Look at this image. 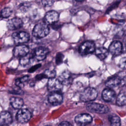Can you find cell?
Masks as SVG:
<instances>
[{"mask_svg": "<svg viewBox=\"0 0 126 126\" xmlns=\"http://www.w3.org/2000/svg\"><path fill=\"white\" fill-rule=\"evenodd\" d=\"M12 121L11 114L7 111H3L0 113V126L9 125Z\"/></svg>", "mask_w": 126, "mask_h": 126, "instance_id": "cell-17", "label": "cell"}, {"mask_svg": "<svg viewBox=\"0 0 126 126\" xmlns=\"http://www.w3.org/2000/svg\"><path fill=\"white\" fill-rule=\"evenodd\" d=\"M63 97L62 95L58 93L52 92V93L48 96V100L49 102L53 105H59L63 102Z\"/></svg>", "mask_w": 126, "mask_h": 126, "instance_id": "cell-12", "label": "cell"}, {"mask_svg": "<svg viewBox=\"0 0 126 126\" xmlns=\"http://www.w3.org/2000/svg\"><path fill=\"white\" fill-rule=\"evenodd\" d=\"M59 17V14L56 11L54 10L48 11L44 17L45 23L49 25L54 24L58 21Z\"/></svg>", "mask_w": 126, "mask_h": 126, "instance_id": "cell-10", "label": "cell"}, {"mask_svg": "<svg viewBox=\"0 0 126 126\" xmlns=\"http://www.w3.org/2000/svg\"><path fill=\"white\" fill-rule=\"evenodd\" d=\"M109 121L111 126H120L121 125V120L117 116H111L109 117Z\"/></svg>", "mask_w": 126, "mask_h": 126, "instance_id": "cell-24", "label": "cell"}, {"mask_svg": "<svg viewBox=\"0 0 126 126\" xmlns=\"http://www.w3.org/2000/svg\"><path fill=\"white\" fill-rule=\"evenodd\" d=\"M48 53V50L47 49L40 47L35 50L33 54V56L37 61H42L46 57Z\"/></svg>", "mask_w": 126, "mask_h": 126, "instance_id": "cell-15", "label": "cell"}, {"mask_svg": "<svg viewBox=\"0 0 126 126\" xmlns=\"http://www.w3.org/2000/svg\"><path fill=\"white\" fill-rule=\"evenodd\" d=\"M119 66L120 68H125L126 67V58L124 57L121 59V60L120 61Z\"/></svg>", "mask_w": 126, "mask_h": 126, "instance_id": "cell-29", "label": "cell"}, {"mask_svg": "<svg viewBox=\"0 0 126 126\" xmlns=\"http://www.w3.org/2000/svg\"><path fill=\"white\" fill-rule=\"evenodd\" d=\"M10 103L14 108L18 109H20L23 106L24 101L21 98L13 96L10 98Z\"/></svg>", "mask_w": 126, "mask_h": 126, "instance_id": "cell-19", "label": "cell"}, {"mask_svg": "<svg viewBox=\"0 0 126 126\" xmlns=\"http://www.w3.org/2000/svg\"><path fill=\"white\" fill-rule=\"evenodd\" d=\"M126 97L125 92L120 93L117 96L116 99V104L119 106H123L126 104Z\"/></svg>", "mask_w": 126, "mask_h": 126, "instance_id": "cell-23", "label": "cell"}, {"mask_svg": "<svg viewBox=\"0 0 126 126\" xmlns=\"http://www.w3.org/2000/svg\"><path fill=\"white\" fill-rule=\"evenodd\" d=\"M12 11L9 7H5L1 11V15L3 18H8L12 14Z\"/></svg>", "mask_w": 126, "mask_h": 126, "instance_id": "cell-25", "label": "cell"}, {"mask_svg": "<svg viewBox=\"0 0 126 126\" xmlns=\"http://www.w3.org/2000/svg\"><path fill=\"white\" fill-rule=\"evenodd\" d=\"M97 96L96 90L91 87H88L84 90L80 95V99L84 102H90L94 100Z\"/></svg>", "mask_w": 126, "mask_h": 126, "instance_id": "cell-3", "label": "cell"}, {"mask_svg": "<svg viewBox=\"0 0 126 126\" xmlns=\"http://www.w3.org/2000/svg\"><path fill=\"white\" fill-rule=\"evenodd\" d=\"M60 126H71V125L68 122H62L59 124Z\"/></svg>", "mask_w": 126, "mask_h": 126, "instance_id": "cell-31", "label": "cell"}, {"mask_svg": "<svg viewBox=\"0 0 126 126\" xmlns=\"http://www.w3.org/2000/svg\"><path fill=\"white\" fill-rule=\"evenodd\" d=\"M75 122L79 125H86L92 121V116L87 113H82L77 115L75 118Z\"/></svg>", "mask_w": 126, "mask_h": 126, "instance_id": "cell-9", "label": "cell"}, {"mask_svg": "<svg viewBox=\"0 0 126 126\" xmlns=\"http://www.w3.org/2000/svg\"><path fill=\"white\" fill-rule=\"evenodd\" d=\"M76 0V1H77L81 2V1H83V0Z\"/></svg>", "mask_w": 126, "mask_h": 126, "instance_id": "cell-32", "label": "cell"}, {"mask_svg": "<svg viewBox=\"0 0 126 126\" xmlns=\"http://www.w3.org/2000/svg\"><path fill=\"white\" fill-rule=\"evenodd\" d=\"M43 74L44 75L45 78H53L55 77L56 74V72L55 70L48 69L44 71V73Z\"/></svg>", "mask_w": 126, "mask_h": 126, "instance_id": "cell-26", "label": "cell"}, {"mask_svg": "<svg viewBox=\"0 0 126 126\" xmlns=\"http://www.w3.org/2000/svg\"><path fill=\"white\" fill-rule=\"evenodd\" d=\"M23 25L22 20L18 17L12 18L8 21L7 23V27L10 30H15L20 28Z\"/></svg>", "mask_w": 126, "mask_h": 126, "instance_id": "cell-14", "label": "cell"}, {"mask_svg": "<svg viewBox=\"0 0 126 126\" xmlns=\"http://www.w3.org/2000/svg\"><path fill=\"white\" fill-rule=\"evenodd\" d=\"M32 114L31 112L27 109H20L17 113L16 118L18 122L26 123L31 119Z\"/></svg>", "mask_w": 126, "mask_h": 126, "instance_id": "cell-7", "label": "cell"}, {"mask_svg": "<svg viewBox=\"0 0 126 126\" xmlns=\"http://www.w3.org/2000/svg\"><path fill=\"white\" fill-rule=\"evenodd\" d=\"M11 93L12 94H20L21 95L22 94H23V92L22 91V90H21L19 87H18V88L17 89H13L12 92Z\"/></svg>", "mask_w": 126, "mask_h": 126, "instance_id": "cell-28", "label": "cell"}, {"mask_svg": "<svg viewBox=\"0 0 126 126\" xmlns=\"http://www.w3.org/2000/svg\"><path fill=\"white\" fill-rule=\"evenodd\" d=\"M59 80L63 85H66L71 83L72 79L70 73L68 71H64L60 75Z\"/></svg>", "mask_w": 126, "mask_h": 126, "instance_id": "cell-18", "label": "cell"}, {"mask_svg": "<svg viewBox=\"0 0 126 126\" xmlns=\"http://www.w3.org/2000/svg\"><path fill=\"white\" fill-rule=\"evenodd\" d=\"M30 80V76L28 75L24 76L20 78H18L15 80V85L19 87H23Z\"/></svg>", "mask_w": 126, "mask_h": 126, "instance_id": "cell-22", "label": "cell"}, {"mask_svg": "<svg viewBox=\"0 0 126 126\" xmlns=\"http://www.w3.org/2000/svg\"><path fill=\"white\" fill-rule=\"evenodd\" d=\"M94 50V43L93 41H87L81 45L79 49V52L81 55L84 56L93 53Z\"/></svg>", "mask_w": 126, "mask_h": 126, "instance_id": "cell-5", "label": "cell"}, {"mask_svg": "<svg viewBox=\"0 0 126 126\" xmlns=\"http://www.w3.org/2000/svg\"><path fill=\"white\" fill-rule=\"evenodd\" d=\"M125 74L123 75V76L121 75H117L108 79L105 83V85L109 88H113L120 85H123V83L125 84Z\"/></svg>", "mask_w": 126, "mask_h": 126, "instance_id": "cell-4", "label": "cell"}, {"mask_svg": "<svg viewBox=\"0 0 126 126\" xmlns=\"http://www.w3.org/2000/svg\"><path fill=\"white\" fill-rule=\"evenodd\" d=\"M122 50L123 45L120 41L117 40L113 41L109 47V51L113 55H119L121 54Z\"/></svg>", "mask_w": 126, "mask_h": 126, "instance_id": "cell-11", "label": "cell"}, {"mask_svg": "<svg viewBox=\"0 0 126 126\" xmlns=\"http://www.w3.org/2000/svg\"><path fill=\"white\" fill-rule=\"evenodd\" d=\"M63 58V56L62 54H61L60 53H58L56 56V63L58 64L61 63H62Z\"/></svg>", "mask_w": 126, "mask_h": 126, "instance_id": "cell-27", "label": "cell"}, {"mask_svg": "<svg viewBox=\"0 0 126 126\" xmlns=\"http://www.w3.org/2000/svg\"><path fill=\"white\" fill-rule=\"evenodd\" d=\"M12 36L14 42L16 44H22L27 42L30 39L29 34L25 32H14Z\"/></svg>", "mask_w": 126, "mask_h": 126, "instance_id": "cell-6", "label": "cell"}, {"mask_svg": "<svg viewBox=\"0 0 126 126\" xmlns=\"http://www.w3.org/2000/svg\"><path fill=\"white\" fill-rule=\"evenodd\" d=\"M33 58V54L28 53L25 56L22 57L20 60V63L23 66H27L31 63Z\"/></svg>", "mask_w": 126, "mask_h": 126, "instance_id": "cell-21", "label": "cell"}, {"mask_svg": "<svg viewBox=\"0 0 126 126\" xmlns=\"http://www.w3.org/2000/svg\"><path fill=\"white\" fill-rule=\"evenodd\" d=\"M29 52V47L24 44H20L16 46L13 49V55L16 57H22Z\"/></svg>", "mask_w": 126, "mask_h": 126, "instance_id": "cell-13", "label": "cell"}, {"mask_svg": "<svg viewBox=\"0 0 126 126\" xmlns=\"http://www.w3.org/2000/svg\"><path fill=\"white\" fill-rule=\"evenodd\" d=\"M86 108L90 112L97 114L106 113L109 111V109L107 106L95 102L88 103L86 105Z\"/></svg>", "mask_w": 126, "mask_h": 126, "instance_id": "cell-2", "label": "cell"}, {"mask_svg": "<svg viewBox=\"0 0 126 126\" xmlns=\"http://www.w3.org/2000/svg\"><path fill=\"white\" fill-rule=\"evenodd\" d=\"M49 28L45 23L36 24L32 31V35L37 38H43L48 34Z\"/></svg>", "mask_w": 126, "mask_h": 126, "instance_id": "cell-1", "label": "cell"}, {"mask_svg": "<svg viewBox=\"0 0 126 126\" xmlns=\"http://www.w3.org/2000/svg\"><path fill=\"white\" fill-rule=\"evenodd\" d=\"M108 50L104 47H99L95 51L96 56L100 60H104L108 55Z\"/></svg>", "mask_w": 126, "mask_h": 126, "instance_id": "cell-20", "label": "cell"}, {"mask_svg": "<svg viewBox=\"0 0 126 126\" xmlns=\"http://www.w3.org/2000/svg\"><path fill=\"white\" fill-rule=\"evenodd\" d=\"M42 1L44 5L48 6L52 5V3L53 2V0H42Z\"/></svg>", "mask_w": 126, "mask_h": 126, "instance_id": "cell-30", "label": "cell"}, {"mask_svg": "<svg viewBox=\"0 0 126 126\" xmlns=\"http://www.w3.org/2000/svg\"><path fill=\"white\" fill-rule=\"evenodd\" d=\"M63 84L61 81L55 77L49 79L47 83L48 90L51 92H58L62 89Z\"/></svg>", "mask_w": 126, "mask_h": 126, "instance_id": "cell-8", "label": "cell"}, {"mask_svg": "<svg viewBox=\"0 0 126 126\" xmlns=\"http://www.w3.org/2000/svg\"><path fill=\"white\" fill-rule=\"evenodd\" d=\"M116 96V93L110 88L105 89L102 93V97L106 102L112 101Z\"/></svg>", "mask_w": 126, "mask_h": 126, "instance_id": "cell-16", "label": "cell"}]
</instances>
